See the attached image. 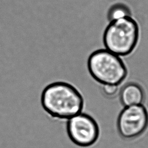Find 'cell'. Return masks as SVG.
Here are the masks:
<instances>
[{"label": "cell", "instance_id": "8992f818", "mask_svg": "<svg viewBox=\"0 0 148 148\" xmlns=\"http://www.w3.org/2000/svg\"><path fill=\"white\" fill-rule=\"evenodd\" d=\"M145 94L142 88L138 84L130 83L121 90L120 99L124 106L143 104Z\"/></svg>", "mask_w": 148, "mask_h": 148}, {"label": "cell", "instance_id": "52a82bcc", "mask_svg": "<svg viewBox=\"0 0 148 148\" xmlns=\"http://www.w3.org/2000/svg\"><path fill=\"white\" fill-rule=\"evenodd\" d=\"M129 16H131L129 8L121 3H117L112 6L109 9L108 13V18L109 21Z\"/></svg>", "mask_w": 148, "mask_h": 148}, {"label": "cell", "instance_id": "6da1fadb", "mask_svg": "<svg viewBox=\"0 0 148 148\" xmlns=\"http://www.w3.org/2000/svg\"><path fill=\"white\" fill-rule=\"evenodd\" d=\"M40 103L51 118L68 120L83 112L84 101L80 92L73 85L66 82L57 81L43 89Z\"/></svg>", "mask_w": 148, "mask_h": 148}, {"label": "cell", "instance_id": "5b68a950", "mask_svg": "<svg viewBox=\"0 0 148 148\" xmlns=\"http://www.w3.org/2000/svg\"><path fill=\"white\" fill-rule=\"evenodd\" d=\"M66 130L70 140L76 146L87 148L99 139L100 129L97 121L83 112L66 120Z\"/></svg>", "mask_w": 148, "mask_h": 148}, {"label": "cell", "instance_id": "277c9868", "mask_svg": "<svg viewBox=\"0 0 148 148\" xmlns=\"http://www.w3.org/2000/svg\"><path fill=\"white\" fill-rule=\"evenodd\" d=\"M116 125L123 139H137L148 130V111L143 104L124 106L118 116Z\"/></svg>", "mask_w": 148, "mask_h": 148}, {"label": "cell", "instance_id": "7a4b0ae2", "mask_svg": "<svg viewBox=\"0 0 148 148\" xmlns=\"http://www.w3.org/2000/svg\"><path fill=\"white\" fill-rule=\"evenodd\" d=\"M139 37L137 22L126 16L109 21L103 35L105 49L120 56L130 54L135 49Z\"/></svg>", "mask_w": 148, "mask_h": 148}, {"label": "cell", "instance_id": "ba28073f", "mask_svg": "<svg viewBox=\"0 0 148 148\" xmlns=\"http://www.w3.org/2000/svg\"><path fill=\"white\" fill-rule=\"evenodd\" d=\"M102 91L103 93L108 97H112L116 95L118 91V86L114 84L103 85Z\"/></svg>", "mask_w": 148, "mask_h": 148}, {"label": "cell", "instance_id": "3957f363", "mask_svg": "<svg viewBox=\"0 0 148 148\" xmlns=\"http://www.w3.org/2000/svg\"><path fill=\"white\" fill-rule=\"evenodd\" d=\"M87 66L91 77L102 85L119 86L127 75L121 57L106 49L92 52L88 58Z\"/></svg>", "mask_w": 148, "mask_h": 148}]
</instances>
